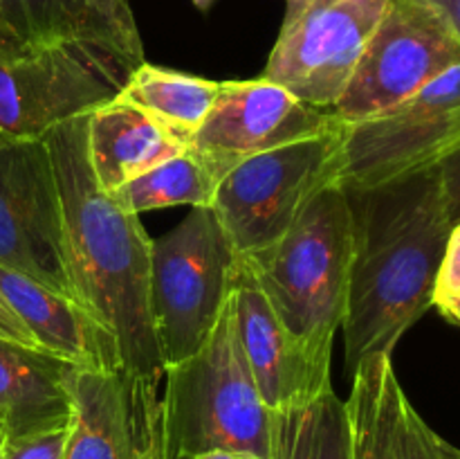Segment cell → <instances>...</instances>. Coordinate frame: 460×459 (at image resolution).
Instances as JSON below:
<instances>
[{
    "instance_id": "cell-1",
    "label": "cell",
    "mask_w": 460,
    "mask_h": 459,
    "mask_svg": "<svg viewBox=\"0 0 460 459\" xmlns=\"http://www.w3.org/2000/svg\"><path fill=\"white\" fill-rule=\"evenodd\" d=\"M353 220V261L341 322L346 374L391 356L400 338L434 306L452 234L438 169L376 187H344Z\"/></svg>"
},
{
    "instance_id": "cell-2",
    "label": "cell",
    "mask_w": 460,
    "mask_h": 459,
    "mask_svg": "<svg viewBox=\"0 0 460 459\" xmlns=\"http://www.w3.org/2000/svg\"><path fill=\"white\" fill-rule=\"evenodd\" d=\"M43 140L57 174L76 302L112 333L126 376L157 385L164 360L151 313L153 238L139 214L94 178L88 117L66 122Z\"/></svg>"
},
{
    "instance_id": "cell-3",
    "label": "cell",
    "mask_w": 460,
    "mask_h": 459,
    "mask_svg": "<svg viewBox=\"0 0 460 459\" xmlns=\"http://www.w3.org/2000/svg\"><path fill=\"white\" fill-rule=\"evenodd\" d=\"M243 261L305 354L331 367L353 261L346 189L341 184L322 189L281 238Z\"/></svg>"
},
{
    "instance_id": "cell-4",
    "label": "cell",
    "mask_w": 460,
    "mask_h": 459,
    "mask_svg": "<svg viewBox=\"0 0 460 459\" xmlns=\"http://www.w3.org/2000/svg\"><path fill=\"white\" fill-rule=\"evenodd\" d=\"M162 428L169 459L207 450H241L272 459V418L234 322L232 300L205 345L164 367Z\"/></svg>"
},
{
    "instance_id": "cell-5",
    "label": "cell",
    "mask_w": 460,
    "mask_h": 459,
    "mask_svg": "<svg viewBox=\"0 0 460 459\" xmlns=\"http://www.w3.org/2000/svg\"><path fill=\"white\" fill-rule=\"evenodd\" d=\"M241 255L214 207H193L175 228L151 241V313L162 360L196 354L232 300Z\"/></svg>"
},
{
    "instance_id": "cell-6",
    "label": "cell",
    "mask_w": 460,
    "mask_h": 459,
    "mask_svg": "<svg viewBox=\"0 0 460 459\" xmlns=\"http://www.w3.org/2000/svg\"><path fill=\"white\" fill-rule=\"evenodd\" d=\"M344 129L256 153L220 178L211 207L238 255L272 246L322 189L340 184Z\"/></svg>"
},
{
    "instance_id": "cell-7",
    "label": "cell",
    "mask_w": 460,
    "mask_h": 459,
    "mask_svg": "<svg viewBox=\"0 0 460 459\" xmlns=\"http://www.w3.org/2000/svg\"><path fill=\"white\" fill-rule=\"evenodd\" d=\"M130 68L81 45L0 50V135L43 140L121 94Z\"/></svg>"
},
{
    "instance_id": "cell-8",
    "label": "cell",
    "mask_w": 460,
    "mask_h": 459,
    "mask_svg": "<svg viewBox=\"0 0 460 459\" xmlns=\"http://www.w3.org/2000/svg\"><path fill=\"white\" fill-rule=\"evenodd\" d=\"M460 66V34L434 0H389L332 112L346 124L389 111Z\"/></svg>"
},
{
    "instance_id": "cell-9",
    "label": "cell",
    "mask_w": 460,
    "mask_h": 459,
    "mask_svg": "<svg viewBox=\"0 0 460 459\" xmlns=\"http://www.w3.org/2000/svg\"><path fill=\"white\" fill-rule=\"evenodd\" d=\"M460 148V66L389 111L346 124L341 187H376L438 169Z\"/></svg>"
},
{
    "instance_id": "cell-10",
    "label": "cell",
    "mask_w": 460,
    "mask_h": 459,
    "mask_svg": "<svg viewBox=\"0 0 460 459\" xmlns=\"http://www.w3.org/2000/svg\"><path fill=\"white\" fill-rule=\"evenodd\" d=\"M389 0H290L263 79L332 111Z\"/></svg>"
},
{
    "instance_id": "cell-11",
    "label": "cell",
    "mask_w": 460,
    "mask_h": 459,
    "mask_svg": "<svg viewBox=\"0 0 460 459\" xmlns=\"http://www.w3.org/2000/svg\"><path fill=\"white\" fill-rule=\"evenodd\" d=\"M0 266L76 300L61 196L45 140L0 135Z\"/></svg>"
},
{
    "instance_id": "cell-12",
    "label": "cell",
    "mask_w": 460,
    "mask_h": 459,
    "mask_svg": "<svg viewBox=\"0 0 460 459\" xmlns=\"http://www.w3.org/2000/svg\"><path fill=\"white\" fill-rule=\"evenodd\" d=\"M346 122L326 108L310 106L268 79L223 81L214 106L189 140L211 174L223 178L256 153L341 129Z\"/></svg>"
},
{
    "instance_id": "cell-13",
    "label": "cell",
    "mask_w": 460,
    "mask_h": 459,
    "mask_svg": "<svg viewBox=\"0 0 460 459\" xmlns=\"http://www.w3.org/2000/svg\"><path fill=\"white\" fill-rule=\"evenodd\" d=\"M81 45L135 70L144 63L137 21L126 0H0V50Z\"/></svg>"
},
{
    "instance_id": "cell-14",
    "label": "cell",
    "mask_w": 460,
    "mask_h": 459,
    "mask_svg": "<svg viewBox=\"0 0 460 459\" xmlns=\"http://www.w3.org/2000/svg\"><path fill=\"white\" fill-rule=\"evenodd\" d=\"M346 408L350 459H460V450L413 408L391 356H373L355 367Z\"/></svg>"
},
{
    "instance_id": "cell-15",
    "label": "cell",
    "mask_w": 460,
    "mask_h": 459,
    "mask_svg": "<svg viewBox=\"0 0 460 459\" xmlns=\"http://www.w3.org/2000/svg\"><path fill=\"white\" fill-rule=\"evenodd\" d=\"M234 322L256 387L272 412L313 399L331 382V367L305 354L272 309L241 256L232 292Z\"/></svg>"
},
{
    "instance_id": "cell-16",
    "label": "cell",
    "mask_w": 460,
    "mask_h": 459,
    "mask_svg": "<svg viewBox=\"0 0 460 459\" xmlns=\"http://www.w3.org/2000/svg\"><path fill=\"white\" fill-rule=\"evenodd\" d=\"M0 292L40 349L93 372L121 369L119 349L112 333L76 300L49 291L43 284L4 266H0Z\"/></svg>"
},
{
    "instance_id": "cell-17",
    "label": "cell",
    "mask_w": 460,
    "mask_h": 459,
    "mask_svg": "<svg viewBox=\"0 0 460 459\" xmlns=\"http://www.w3.org/2000/svg\"><path fill=\"white\" fill-rule=\"evenodd\" d=\"M70 390L66 459H142V423L133 378L121 369L76 367Z\"/></svg>"
},
{
    "instance_id": "cell-18",
    "label": "cell",
    "mask_w": 460,
    "mask_h": 459,
    "mask_svg": "<svg viewBox=\"0 0 460 459\" xmlns=\"http://www.w3.org/2000/svg\"><path fill=\"white\" fill-rule=\"evenodd\" d=\"M75 369L61 356L0 338V418L7 439L70 426Z\"/></svg>"
},
{
    "instance_id": "cell-19",
    "label": "cell",
    "mask_w": 460,
    "mask_h": 459,
    "mask_svg": "<svg viewBox=\"0 0 460 459\" xmlns=\"http://www.w3.org/2000/svg\"><path fill=\"white\" fill-rule=\"evenodd\" d=\"M187 148L162 122L121 97L88 115L90 165L111 194Z\"/></svg>"
},
{
    "instance_id": "cell-20",
    "label": "cell",
    "mask_w": 460,
    "mask_h": 459,
    "mask_svg": "<svg viewBox=\"0 0 460 459\" xmlns=\"http://www.w3.org/2000/svg\"><path fill=\"white\" fill-rule=\"evenodd\" d=\"M220 81L166 70L144 61L121 88V99L142 108L189 147L218 97Z\"/></svg>"
},
{
    "instance_id": "cell-21",
    "label": "cell",
    "mask_w": 460,
    "mask_h": 459,
    "mask_svg": "<svg viewBox=\"0 0 460 459\" xmlns=\"http://www.w3.org/2000/svg\"><path fill=\"white\" fill-rule=\"evenodd\" d=\"M272 459H350L349 408L332 385L274 412Z\"/></svg>"
},
{
    "instance_id": "cell-22",
    "label": "cell",
    "mask_w": 460,
    "mask_h": 459,
    "mask_svg": "<svg viewBox=\"0 0 460 459\" xmlns=\"http://www.w3.org/2000/svg\"><path fill=\"white\" fill-rule=\"evenodd\" d=\"M218 178L193 151L164 160L146 174L137 176L115 192V196L135 214L171 205L211 207Z\"/></svg>"
},
{
    "instance_id": "cell-23",
    "label": "cell",
    "mask_w": 460,
    "mask_h": 459,
    "mask_svg": "<svg viewBox=\"0 0 460 459\" xmlns=\"http://www.w3.org/2000/svg\"><path fill=\"white\" fill-rule=\"evenodd\" d=\"M135 400L142 423V459H169L162 428V400L157 399V385L135 381Z\"/></svg>"
},
{
    "instance_id": "cell-24",
    "label": "cell",
    "mask_w": 460,
    "mask_h": 459,
    "mask_svg": "<svg viewBox=\"0 0 460 459\" xmlns=\"http://www.w3.org/2000/svg\"><path fill=\"white\" fill-rule=\"evenodd\" d=\"M70 426L4 441L3 459H66Z\"/></svg>"
},
{
    "instance_id": "cell-25",
    "label": "cell",
    "mask_w": 460,
    "mask_h": 459,
    "mask_svg": "<svg viewBox=\"0 0 460 459\" xmlns=\"http://www.w3.org/2000/svg\"><path fill=\"white\" fill-rule=\"evenodd\" d=\"M460 292V220L454 223L452 234H449L447 248H445L443 266H440L438 282H436L434 304L447 297Z\"/></svg>"
},
{
    "instance_id": "cell-26",
    "label": "cell",
    "mask_w": 460,
    "mask_h": 459,
    "mask_svg": "<svg viewBox=\"0 0 460 459\" xmlns=\"http://www.w3.org/2000/svg\"><path fill=\"white\" fill-rule=\"evenodd\" d=\"M0 338L9 342H16V345L34 346V349H40L39 342L34 340L27 327L22 324V320L18 318L16 310L9 306V302L4 300V295L0 292Z\"/></svg>"
},
{
    "instance_id": "cell-27",
    "label": "cell",
    "mask_w": 460,
    "mask_h": 459,
    "mask_svg": "<svg viewBox=\"0 0 460 459\" xmlns=\"http://www.w3.org/2000/svg\"><path fill=\"white\" fill-rule=\"evenodd\" d=\"M440 178H443L445 198H447L449 216L454 223L460 220V148L454 156L440 165Z\"/></svg>"
},
{
    "instance_id": "cell-28",
    "label": "cell",
    "mask_w": 460,
    "mask_h": 459,
    "mask_svg": "<svg viewBox=\"0 0 460 459\" xmlns=\"http://www.w3.org/2000/svg\"><path fill=\"white\" fill-rule=\"evenodd\" d=\"M434 306H438L440 313H443L445 318L449 320V322L458 324V327H460V292H458V295L447 297V300L436 302Z\"/></svg>"
},
{
    "instance_id": "cell-29",
    "label": "cell",
    "mask_w": 460,
    "mask_h": 459,
    "mask_svg": "<svg viewBox=\"0 0 460 459\" xmlns=\"http://www.w3.org/2000/svg\"><path fill=\"white\" fill-rule=\"evenodd\" d=\"M191 459H263L256 457V454L250 453H241V450H207V453L196 454Z\"/></svg>"
},
{
    "instance_id": "cell-30",
    "label": "cell",
    "mask_w": 460,
    "mask_h": 459,
    "mask_svg": "<svg viewBox=\"0 0 460 459\" xmlns=\"http://www.w3.org/2000/svg\"><path fill=\"white\" fill-rule=\"evenodd\" d=\"M434 3L447 14L449 21L454 22V27H456L460 34V0H434Z\"/></svg>"
},
{
    "instance_id": "cell-31",
    "label": "cell",
    "mask_w": 460,
    "mask_h": 459,
    "mask_svg": "<svg viewBox=\"0 0 460 459\" xmlns=\"http://www.w3.org/2000/svg\"><path fill=\"white\" fill-rule=\"evenodd\" d=\"M4 441H7V430H4V421H3V418H0V459H3Z\"/></svg>"
},
{
    "instance_id": "cell-32",
    "label": "cell",
    "mask_w": 460,
    "mask_h": 459,
    "mask_svg": "<svg viewBox=\"0 0 460 459\" xmlns=\"http://www.w3.org/2000/svg\"><path fill=\"white\" fill-rule=\"evenodd\" d=\"M214 3H216V0H193V4H196L200 12H209L211 4H214Z\"/></svg>"
},
{
    "instance_id": "cell-33",
    "label": "cell",
    "mask_w": 460,
    "mask_h": 459,
    "mask_svg": "<svg viewBox=\"0 0 460 459\" xmlns=\"http://www.w3.org/2000/svg\"><path fill=\"white\" fill-rule=\"evenodd\" d=\"M350 3H359V0H350Z\"/></svg>"
}]
</instances>
